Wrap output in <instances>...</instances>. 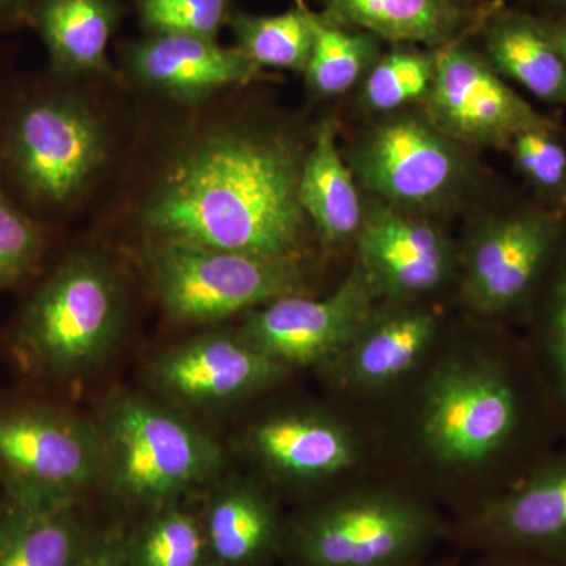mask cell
Listing matches in <instances>:
<instances>
[{"instance_id":"cell-15","label":"cell","mask_w":566,"mask_h":566,"mask_svg":"<svg viewBox=\"0 0 566 566\" xmlns=\"http://www.w3.org/2000/svg\"><path fill=\"white\" fill-rule=\"evenodd\" d=\"M480 527L505 549L566 562V455L536 464L493 499L482 510Z\"/></svg>"},{"instance_id":"cell-8","label":"cell","mask_w":566,"mask_h":566,"mask_svg":"<svg viewBox=\"0 0 566 566\" xmlns=\"http://www.w3.org/2000/svg\"><path fill=\"white\" fill-rule=\"evenodd\" d=\"M427 510L401 495L338 499L315 510L294 532L307 566H403L433 536Z\"/></svg>"},{"instance_id":"cell-20","label":"cell","mask_w":566,"mask_h":566,"mask_svg":"<svg viewBox=\"0 0 566 566\" xmlns=\"http://www.w3.org/2000/svg\"><path fill=\"white\" fill-rule=\"evenodd\" d=\"M490 63L542 102L566 109V62L542 22L504 13L486 31Z\"/></svg>"},{"instance_id":"cell-29","label":"cell","mask_w":566,"mask_h":566,"mask_svg":"<svg viewBox=\"0 0 566 566\" xmlns=\"http://www.w3.org/2000/svg\"><path fill=\"white\" fill-rule=\"evenodd\" d=\"M434 77V52L397 50L367 73L364 102L370 109L397 111L427 98Z\"/></svg>"},{"instance_id":"cell-17","label":"cell","mask_w":566,"mask_h":566,"mask_svg":"<svg viewBox=\"0 0 566 566\" xmlns=\"http://www.w3.org/2000/svg\"><path fill=\"white\" fill-rule=\"evenodd\" d=\"M74 504L0 490V566H76L87 543Z\"/></svg>"},{"instance_id":"cell-22","label":"cell","mask_w":566,"mask_h":566,"mask_svg":"<svg viewBox=\"0 0 566 566\" xmlns=\"http://www.w3.org/2000/svg\"><path fill=\"white\" fill-rule=\"evenodd\" d=\"M208 554L221 566H252L277 542L273 505L255 488H223L208 505L203 520Z\"/></svg>"},{"instance_id":"cell-4","label":"cell","mask_w":566,"mask_h":566,"mask_svg":"<svg viewBox=\"0 0 566 566\" xmlns=\"http://www.w3.org/2000/svg\"><path fill=\"white\" fill-rule=\"evenodd\" d=\"M112 488L134 502H166L218 474L222 450L199 427L134 395L107 406L99 424Z\"/></svg>"},{"instance_id":"cell-1","label":"cell","mask_w":566,"mask_h":566,"mask_svg":"<svg viewBox=\"0 0 566 566\" xmlns=\"http://www.w3.org/2000/svg\"><path fill=\"white\" fill-rule=\"evenodd\" d=\"M301 164L285 144L227 133L200 142L167 170L145 208L158 243L296 263L307 216Z\"/></svg>"},{"instance_id":"cell-37","label":"cell","mask_w":566,"mask_h":566,"mask_svg":"<svg viewBox=\"0 0 566 566\" xmlns=\"http://www.w3.org/2000/svg\"><path fill=\"white\" fill-rule=\"evenodd\" d=\"M554 3H557V6L564 7L566 9V0H553Z\"/></svg>"},{"instance_id":"cell-3","label":"cell","mask_w":566,"mask_h":566,"mask_svg":"<svg viewBox=\"0 0 566 566\" xmlns=\"http://www.w3.org/2000/svg\"><path fill=\"white\" fill-rule=\"evenodd\" d=\"M104 158L95 118L61 93L18 96L0 120V181L25 208H62Z\"/></svg>"},{"instance_id":"cell-24","label":"cell","mask_w":566,"mask_h":566,"mask_svg":"<svg viewBox=\"0 0 566 566\" xmlns=\"http://www.w3.org/2000/svg\"><path fill=\"white\" fill-rule=\"evenodd\" d=\"M438 323L430 312H409L368 324L349 346L348 371L363 386H385L408 374L433 342Z\"/></svg>"},{"instance_id":"cell-32","label":"cell","mask_w":566,"mask_h":566,"mask_svg":"<svg viewBox=\"0 0 566 566\" xmlns=\"http://www.w3.org/2000/svg\"><path fill=\"white\" fill-rule=\"evenodd\" d=\"M543 348L553 371L558 405L566 417V256L560 262L547 296Z\"/></svg>"},{"instance_id":"cell-16","label":"cell","mask_w":566,"mask_h":566,"mask_svg":"<svg viewBox=\"0 0 566 566\" xmlns=\"http://www.w3.org/2000/svg\"><path fill=\"white\" fill-rule=\"evenodd\" d=\"M132 62L142 81L181 98L248 84L262 70L238 48L219 46L214 39L174 33H156L140 43Z\"/></svg>"},{"instance_id":"cell-30","label":"cell","mask_w":566,"mask_h":566,"mask_svg":"<svg viewBox=\"0 0 566 566\" xmlns=\"http://www.w3.org/2000/svg\"><path fill=\"white\" fill-rule=\"evenodd\" d=\"M520 172L547 196L566 199V145L553 122L517 134L509 145Z\"/></svg>"},{"instance_id":"cell-31","label":"cell","mask_w":566,"mask_h":566,"mask_svg":"<svg viewBox=\"0 0 566 566\" xmlns=\"http://www.w3.org/2000/svg\"><path fill=\"white\" fill-rule=\"evenodd\" d=\"M230 0H140L142 21L156 33L214 39L229 17Z\"/></svg>"},{"instance_id":"cell-36","label":"cell","mask_w":566,"mask_h":566,"mask_svg":"<svg viewBox=\"0 0 566 566\" xmlns=\"http://www.w3.org/2000/svg\"><path fill=\"white\" fill-rule=\"evenodd\" d=\"M502 566H566V562L549 560V558H534V560L513 562Z\"/></svg>"},{"instance_id":"cell-23","label":"cell","mask_w":566,"mask_h":566,"mask_svg":"<svg viewBox=\"0 0 566 566\" xmlns=\"http://www.w3.org/2000/svg\"><path fill=\"white\" fill-rule=\"evenodd\" d=\"M323 18L376 39L441 48L452 41L458 10L452 0H329Z\"/></svg>"},{"instance_id":"cell-33","label":"cell","mask_w":566,"mask_h":566,"mask_svg":"<svg viewBox=\"0 0 566 566\" xmlns=\"http://www.w3.org/2000/svg\"><path fill=\"white\" fill-rule=\"evenodd\" d=\"M76 566H132L129 551L117 539L106 538L85 546Z\"/></svg>"},{"instance_id":"cell-28","label":"cell","mask_w":566,"mask_h":566,"mask_svg":"<svg viewBox=\"0 0 566 566\" xmlns=\"http://www.w3.org/2000/svg\"><path fill=\"white\" fill-rule=\"evenodd\" d=\"M208 556L203 524L178 509L153 517L129 551L132 566H203Z\"/></svg>"},{"instance_id":"cell-12","label":"cell","mask_w":566,"mask_h":566,"mask_svg":"<svg viewBox=\"0 0 566 566\" xmlns=\"http://www.w3.org/2000/svg\"><path fill=\"white\" fill-rule=\"evenodd\" d=\"M290 368L260 352L243 335L207 334L153 360V385L182 405L207 408L244 400L273 386Z\"/></svg>"},{"instance_id":"cell-6","label":"cell","mask_w":566,"mask_h":566,"mask_svg":"<svg viewBox=\"0 0 566 566\" xmlns=\"http://www.w3.org/2000/svg\"><path fill=\"white\" fill-rule=\"evenodd\" d=\"M104 464L98 427L36 395L0 397V490L76 501Z\"/></svg>"},{"instance_id":"cell-18","label":"cell","mask_w":566,"mask_h":566,"mask_svg":"<svg viewBox=\"0 0 566 566\" xmlns=\"http://www.w3.org/2000/svg\"><path fill=\"white\" fill-rule=\"evenodd\" d=\"M249 444L264 465L289 479H326L353 468L357 460L353 434L323 416L270 417L252 428Z\"/></svg>"},{"instance_id":"cell-11","label":"cell","mask_w":566,"mask_h":566,"mask_svg":"<svg viewBox=\"0 0 566 566\" xmlns=\"http://www.w3.org/2000/svg\"><path fill=\"white\" fill-rule=\"evenodd\" d=\"M349 167L367 191L401 210L438 203L463 177L453 140L412 117L374 129L357 145Z\"/></svg>"},{"instance_id":"cell-2","label":"cell","mask_w":566,"mask_h":566,"mask_svg":"<svg viewBox=\"0 0 566 566\" xmlns=\"http://www.w3.org/2000/svg\"><path fill=\"white\" fill-rule=\"evenodd\" d=\"M39 277L7 333L6 352L28 385H65L109 357L122 333V290L93 256L71 255Z\"/></svg>"},{"instance_id":"cell-21","label":"cell","mask_w":566,"mask_h":566,"mask_svg":"<svg viewBox=\"0 0 566 566\" xmlns=\"http://www.w3.org/2000/svg\"><path fill=\"white\" fill-rule=\"evenodd\" d=\"M29 21L62 71H99L107 63L114 10L107 0H35Z\"/></svg>"},{"instance_id":"cell-14","label":"cell","mask_w":566,"mask_h":566,"mask_svg":"<svg viewBox=\"0 0 566 566\" xmlns=\"http://www.w3.org/2000/svg\"><path fill=\"white\" fill-rule=\"evenodd\" d=\"M360 268L378 293L415 297L433 292L450 268L444 234L427 221L381 202L364 212L359 233Z\"/></svg>"},{"instance_id":"cell-10","label":"cell","mask_w":566,"mask_h":566,"mask_svg":"<svg viewBox=\"0 0 566 566\" xmlns=\"http://www.w3.org/2000/svg\"><path fill=\"white\" fill-rule=\"evenodd\" d=\"M424 102L431 125L449 139L485 147H509L517 134L549 122L490 61L453 41L434 51L433 84Z\"/></svg>"},{"instance_id":"cell-19","label":"cell","mask_w":566,"mask_h":566,"mask_svg":"<svg viewBox=\"0 0 566 566\" xmlns=\"http://www.w3.org/2000/svg\"><path fill=\"white\" fill-rule=\"evenodd\" d=\"M300 200L324 240L342 243L359 233L365 208L352 167L338 150L334 122L319 126L314 147L301 166Z\"/></svg>"},{"instance_id":"cell-5","label":"cell","mask_w":566,"mask_h":566,"mask_svg":"<svg viewBox=\"0 0 566 566\" xmlns=\"http://www.w3.org/2000/svg\"><path fill=\"white\" fill-rule=\"evenodd\" d=\"M526 417L523 390L505 367L452 364L427 389L420 431L439 463L472 465L515 446Z\"/></svg>"},{"instance_id":"cell-34","label":"cell","mask_w":566,"mask_h":566,"mask_svg":"<svg viewBox=\"0 0 566 566\" xmlns=\"http://www.w3.org/2000/svg\"><path fill=\"white\" fill-rule=\"evenodd\" d=\"M35 0H0V24L28 18Z\"/></svg>"},{"instance_id":"cell-27","label":"cell","mask_w":566,"mask_h":566,"mask_svg":"<svg viewBox=\"0 0 566 566\" xmlns=\"http://www.w3.org/2000/svg\"><path fill=\"white\" fill-rule=\"evenodd\" d=\"M48 251V237L33 212L0 181V292L39 277Z\"/></svg>"},{"instance_id":"cell-26","label":"cell","mask_w":566,"mask_h":566,"mask_svg":"<svg viewBox=\"0 0 566 566\" xmlns=\"http://www.w3.org/2000/svg\"><path fill=\"white\" fill-rule=\"evenodd\" d=\"M237 48L259 69L305 71L314 44L312 11L296 10L273 17L237 14L232 18Z\"/></svg>"},{"instance_id":"cell-13","label":"cell","mask_w":566,"mask_h":566,"mask_svg":"<svg viewBox=\"0 0 566 566\" xmlns=\"http://www.w3.org/2000/svg\"><path fill=\"white\" fill-rule=\"evenodd\" d=\"M560 232L557 216L547 212H517L491 222L469 252V303L490 315L523 304L553 260Z\"/></svg>"},{"instance_id":"cell-35","label":"cell","mask_w":566,"mask_h":566,"mask_svg":"<svg viewBox=\"0 0 566 566\" xmlns=\"http://www.w3.org/2000/svg\"><path fill=\"white\" fill-rule=\"evenodd\" d=\"M542 24L543 28H545L547 36L553 41L554 46L560 52L562 57H564L566 62V18L556 22H542Z\"/></svg>"},{"instance_id":"cell-25","label":"cell","mask_w":566,"mask_h":566,"mask_svg":"<svg viewBox=\"0 0 566 566\" xmlns=\"http://www.w3.org/2000/svg\"><path fill=\"white\" fill-rule=\"evenodd\" d=\"M312 29L314 44L304 73L319 95L348 92L378 61V40L371 33L349 31L315 13Z\"/></svg>"},{"instance_id":"cell-7","label":"cell","mask_w":566,"mask_h":566,"mask_svg":"<svg viewBox=\"0 0 566 566\" xmlns=\"http://www.w3.org/2000/svg\"><path fill=\"white\" fill-rule=\"evenodd\" d=\"M151 275L175 322L211 323L255 311L300 289L294 262L181 243H158Z\"/></svg>"},{"instance_id":"cell-9","label":"cell","mask_w":566,"mask_h":566,"mask_svg":"<svg viewBox=\"0 0 566 566\" xmlns=\"http://www.w3.org/2000/svg\"><path fill=\"white\" fill-rule=\"evenodd\" d=\"M378 290L363 268L323 300L289 294L251 312L241 335L286 368L346 353L371 323Z\"/></svg>"}]
</instances>
